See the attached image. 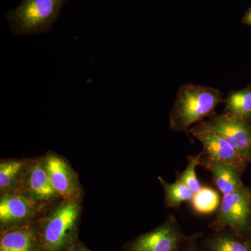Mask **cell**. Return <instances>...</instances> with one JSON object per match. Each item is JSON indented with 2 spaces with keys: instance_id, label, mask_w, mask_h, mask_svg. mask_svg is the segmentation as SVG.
Instances as JSON below:
<instances>
[{
  "instance_id": "1",
  "label": "cell",
  "mask_w": 251,
  "mask_h": 251,
  "mask_svg": "<svg viewBox=\"0 0 251 251\" xmlns=\"http://www.w3.org/2000/svg\"><path fill=\"white\" fill-rule=\"evenodd\" d=\"M80 201H64L35 224L40 251H71L76 244Z\"/></svg>"
},
{
  "instance_id": "2",
  "label": "cell",
  "mask_w": 251,
  "mask_h": 251,
  "mask_svg": "<svg viewBox=\"0 0 251 251\" xmlns=\"http://www.w3.org/2000/svg\"><path fill=\"white\" fill-rule=\"evenodd\" d=\"M224 100L217 89L191 83L181 86L170 113V128L188 133L191 126L214 115L216 107Z\"/></svg>"
},
{
  "instance_id": "3",
  "label": "cell",
  "mask_w": 251,
  "mask_h": 251,
  "mask_svg": "<svg viewBox=\"0 0 251 251\" xmlns=\"http://www.w3.org/2000/svg\"><path fill=\"white\" fill-rule=\"evenodd\" d=\"M67 0H23L6 14L15 35L42 34L52 30Z\"/></svg>"
},
{
  "instance_id": "4",
  "label": "cell",
  "mask_w": 251,
  "mask_h": 251,
  "mask_svg": "<svg viewBox=\"0 0 251 251\" xmlns=\"http://www.w3.org/2000/svg\"><path fill=\"white\" fill-rule=\"evenodd\" d=\"M251 191L243 186L223 196L215 219L209 224L213 231L229 229L246 239L251 231Z\"/></svg>"
},
{
  "instance_id": "5",
  "label": "cell",
  "mask_w": 251,
  "mask_h": 251,
  "mask_svg": "<svg viewBox=\"0 0 251 251\" xmlns=\"http://www.w3.org/2000/svg\"><path fill=\"white\" fill-rule=\"evenodd\" d=\"M186 237L177 220L171 215L153 230L133 239L126 251H180Z\"/></svg>"
},
{
  "instance_id": "6",
  "label": "cell",
  "mask_w": 251,
  "mask_h": 251,
  "mask_svg": "<svg viewBox=\"0 0 251 251\" xmlns=\"http://www.w3.org/2000/svg\"><path fill=\"white\" fill-rule=\"evenodd\" d=\"M26 193H8L0 198L1 232L33 224L41 206Z\"/></svg>"
},
{
  "instance_id": "7",
  "label": "cell",
  "mask_w": 251,
  "mask_h": 251,
  "mask_svg": "<svg viewBox=\"0 0 251 251\" xmlns=\"http://www.w3.org/2000/svg\"><path fill=\"white\" fill-rule=\"evenodd\" d=\"M202 126L212 130L227 142L248 162L250 161L251 126L242 119L223 114L209 117V120L199 122Z\"/></svg>"
},
{
  "instance_id": "8",
  "label": "cell",
  "mask_w": 251,
  "mask_h": 251,
  "mask_svg": "<svg viewBox=\"0 0 251 251\" xmlns=\"http://www.w3.org/2000/svg\"><path fill=\"white\" fill-rule=\"evenodd\" d=\"M43 161L59 198L64 201H80L82 190L80 181L69 162L51 151L43 158Z\"/></svg>"
},
{
  "instance_id": "9",
  "label": "cell",
  "mask_w": 251,
  "mask_h": 251,
  "mask_svg": "<svg viewBox=\"0 0 251 251\" xmlns=\"http://www.w3.org/2000/svg\"><path fill=\"white\" fill-rule=\"evenodd\" d=\"M189 131L202 144L204 158L224 162L236 167L242 173L244 172L248 161L221 135L200 123L196 124Z\"/></svg>"
},
{
  "instance_id": "10",
  "label": "cell",
  "mask_w": 251,
  "mask_h": 251,
  "mask_svg": "<svg viewBox=\"0 0 251 251\" xmlns=\"http://www.w3.org/2000/svg\"><path fill=\"white\" fill-rule=\"evenodd\" d=\"M25 192L42 204L59 198L50 179L43 158L28 163L25 177Z\"/></svg>"
},
{
  "instance_id": "11",
  "label": "cell",
  "mask_w": 251,
  "mask_h": 251,
  "mask_svg": "<svg viewBox=\"0 0 251 251\" xmlns=\"http://www.w3.org/2000/svg\"><path fill=\"white\" fill-rule=\"evenodd\" d=\"M201 166L210 172L213 182L223 196L230 194L244 186L241 180L242 172L232 165L207 159L202 153Z\"/></svg>"
},
{
  "instance_id": "12",
  "label": "cell",
  "mask_w": 251,
  "mask_h": 251,
  "mask_svg": "<svg viewBox=\"0 0 251 251\" xmlns=\"http://www.w3.org/2000/svg\"><path fill=\"white\" fill-rule=\"evenodd\" d=\"M0 251H40L35 224L1 232Z\"/></svg>"
},
{
  "instance_id": "13",
  "label": "cell",
  "mask_w": 251,
  "mask_h": 251,
  "mask_svg": "<svg viewBox=\"0 0 251 251\" xmlns=\"http://www.w3.org/2000/svg\"><path fill=\"white\" fill-rule=\"evenodd\" d=\"M27 162L9 159L0 163V191L1 195L25 192V177Z\"/></svg>"
},
{
  "instance_id": "14",
  "label": "cell",
  "mask_w": 251,
  "mask_h": 251,
  "mask_svg": "<svg viewBox=\"0 0 251 251\" xmlns=\"http://www.w3.org/2000/svg\"><path fill=\"white\" fill-rule=\"evenodd\" d=\"M201 247L204 251H251L246 239L229 229L214 231L203 239Z\"/></svg>"
},
{
  "instance_id": "15",
  "label": "cell",
  "mask_w": 251,
  "mask_h": 251,
  "mask_svg": "<svg viewBox=\"0 0 251 251\" xmlns=\"http://www.w3.org/2000/svg\"><path fill=\"white\" fill-rule=\"evenodd\" d=\"M224 114L251 121V85L243 90L231 91L225 99Z\"/></svg>"
},
{
  "instance_id": "16",
  "label": "cell",
  "mask_w": 251,
  "mask_h": 251,
  "mask_svg": "<svg viewBox=\"0 0 251 251\" xmlns=\"http://www.w3.org/2000/svg\"><path fill=\"white\" fill-rule=\"evenodd\" d=\"M221 201L219 190L209 186H202L194 193L191 201V209L198 215H210L218 211Z\"/></svg>"
},
{
  "instance_id": "17",
  "label": "cell",
  "mask_w": 251,
  "mask_h": 251,
  "mask_svg": "<svg viewBox=\"0 0 251 251\" xmlns=\"http://www.w3.org/2000/svg\"><path fill=\"white\" fill-rule=\"evenodd\" d=\"M158 181L163 186L165 193V204L169 208H179L181 203L191 202L194 193L184 183L176 179L173 183H168L161 176Z\"/></svg>"
},
{
  "instance_id": "18",
  "label": "cell",
  "mask_w": 251,
  "mask_h": 251,
  "mask_svg": "<svg viewBox=\"0 0 251 251\" xmlns=\"http://www.w3.org/2000/svg\"><path fill=\"white\" fill-rule=\"evenodd\" d=\"M202 152L194 156L188 157V164L186 169L176 174L177 179L188 186L193 193H197L203 185L201 184L196 175V168L202 165Z\"/></svg>"
},
{
  "instance_id": "19",
  "label": "cell",
  "mask_w": 251,
  "mask_h": 251,
  "mask_svg": "<svg viewBox=\"0 0 251 251\" xmlns=\"http://www.w3.org/2000/svg\"><path fill=\"white\" fill-rule=\"evenodd\" d=\"M199 237L200 234L192 237H186L180 251H204L198 244L197 241Z\"/></svg>"
},
{
  "instance_id": "20",
  "label": "cell",
  "mask_w": 251,
  "mask_h": 251,
  "mask_svg": "<svg viewBox=\"0 0 251 251\" xmlns=\"http://www.w3.org/2000/svg\"><path fill=\"white\" fill-rule=\"evenodd\" d=\"M242 23L244 24L248 25L251 26V7L247 11L244 17L243 18Z\"/></svg>"
},
{
  "instance_id": "21",
  "label": "cell",
  "mask_w": 251,
  "mask_h": 251,
  "mask_svg": "<svg viewBox=\"0 0 251 251\" xmlns=\"http://www.w3.org/2000/svg\"><path fill=\"white\" fill-rule=\"evenodd\" d=\"M71 251H91L82 244H76Z\"/></svg>"
},
{
  "instance_id": "22",
  "label": "cell",
  "mask_w": 251,
  "mask_h": 251,
  "mask_svg": "<svg viewBox=\"0 0 251 251\" xmlns=\"http://www.w3.org/2000/svg\"><path fill=\"white\" fill-rule=\"evenodd\" d=\"M246 240L247 241V242L249 243V245L251 247V231L250 233L249 234V235L247 236V237L246 238Z\"/></svg>"
},
{
  "instance_id": "23",
  "label": "cell",
  "mask_w": 251,
  "mask_h": 251,
  "mask_svg": "<svg viewBox=\"0 0 251 251\" xmlns=\"http://www.w3.org/2000/svg\"><path fill=\"white\" fill-rule=\"evenodd\" d=\"M249 156H250V161H251V144L250 151H249Z\"/></svg>"
},
{
  "instance_id": "24",
  "label": "cell",
  "mask_w": 251,
  "mask_h": 251,
  "mask_svg": "<svg viewBox=\"0 0 251 251\" xmlns=\"http://www.w3.org/2000/svg\"></svg>"
}]
</instances>
